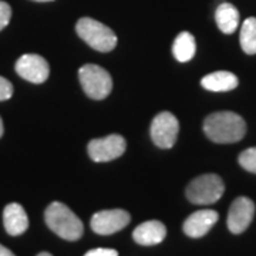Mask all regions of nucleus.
Returning <instances> with one entry per match:
<instances>
[{
	"label": "nucleus",
	"mask_w": 256,
	"mask_h": 256,
	"mask_svg": "<svg viewBox=\"0 0 256 256\" xmlns=\"http://www.w3.org/2000/svg\"><path fill=\"white\" fill-rule=\"evenodd\" d=\"M204 131L210 141L218 144H232L246 134V122L240 116L230 111H220L208 116L204 121Z\"/></svg>",
	"instance_id": "obj_1"
},
{
	"label": "nucleus",
	"mask_w": 256,
	"mask_h": 256,
	"mask_svg": "<svg viewBox=\"0 0 256 256\" xmlns=\"http://www.w3.org/2000/svg\"><path fill=\"white\" fill-rule=\"evenodd\" d=\"M47 226L66 240H77L82 236L84 226L80 218L62 202H52L44 212Z\"/></svg>",
	"instance_id": "obj_2"
},
{
	"label": "nucleus",
	"mask_w": 256,
	"mask_h": 256,
	"mask_svg": "<svg viewBox=\"0 0 256 256\" xmlns=\"http://www.w3.org/2000/svg\"><path fill=\"white\" fill-rule=\"evenodd\" d=\"M77 34L97 52H111L117 46V36L108 26L90 18H82L76 24Z\"/></svg>",
	"instance_id": "obj_3"
},
{
	"label": "nucleus",
	"mask_w": 256,
	"mask_h": 256,
	"mask_svg": "<svg viewBox=\"0 0 256 256\" xmlns=\"http://www.w3.org/2000/svg\"><path fill=\"white\" fill-rule=\"evenodd\" d=\"M225 192L222 178L216 174H205L192 180L186 186V198L196 205H210L220 201Z\"/></svg>",
	"instance_id": "obj_4"
},
{
	"label": "nucleus",
	"mask_w": 256,
	"mask_h": 256,
	"mask_svg": "<svg viewBox=\"0 0 256 256\" xmlns=\"http://www.w3.org/2000/svg\"><path fill=\"white\" fill-rule=\"evenodd\" d=\"M84 92L92 100H102L111 92L112 80L108 72L97 64H86L78 70Z\"/></svg>",
	"instance_id": "obj_5"
},
{
	"label": "nucleus",
	"mask_w": 256,
	"mask_h": 256,
	"mask_svg": "<svg viewBox=\"0 0 256 256\" xmlns=\"http://www.w3.org/2000/svg\"><path fill=\"white\" fill-rule=\"evenodd\" d=\"M180 122L174 114L164 111L154 117L151 122V138L160 148H171L176 142Z\"/></svg>",
	"instance_id": "obj_6"
},
{
	"label": "nucleus",
	"mask_w": 256,
	"mask_h": 256,
	"mask_svg": "<svg viewBox=\"0 0 256 256\" xmlns=\"http://www.w3.org/2000/svg\"><path fill=\"white\" fill-rule=\"evenodd\" d=\"M126 146L127 144H126L124 138L117 134H112L106 138L92 140L88 142L87 151H88V156L92 161L108 162V161H112V160L122 156L126 151Z\"/></svg>",
	"instance_id": "obj_7"
},
{
	"label": "nucleus",
	"mask_w": 256,
	"mask_h": 256,
	"mask_svg": "<svg viewBox=\"0 0 256 256\" xmlns=\"http://www.w3.org/2000/svg\"><path fill=\"white\" fill-rule=\"evenodd\" d=\"M131 216L124 210H107L94 214L92 229L98 235H112L124 229L130 224Z\"/></svg>",
	"instance_id": "obj_8"
},
{
	"label": "nucleus",
	"mask_w": 256,
	"mask_h": 256,
	"mask_svg": "<svg viewBox=\"0 0 256 256\" xmlns=\"http://www.w3.org/2000/svg\"><path fill=\"white\" fill-rule=\"evenodd\" d=\"M255 215V204L246 196H239L232 202L228 212V229L238 235L246 230Z\"/></svg>",
	"instance_id": "obj_9"
},
{
	"label": "nucleus",
	"mask_w": 256,
	"mask_h": 256,
	"mask_svg": "<svg viewBox=\"0 0 256 256\" xmlns=\"http://www.w3.org/2000/svg\"><path fill=\"white\" fill-rule=\"evenodd\" d=\"M16 72L22 78L30 82H34V84H40L48 78L50 67L42 56L24 54L18 60Z\"/></svg>",
	"instance_id": "obj_10"
},
{
	"label": "nucleus",
	"mask_w": 256,
	"mask_h": 256,
	"mask_svg": "<svg viewBox=\"0 0 256 256\" xmlns=\"http://www.w3.org/2000/svg\"><path fill=\"white\" fill-rule=\"evenodd\" d=\"M220 218L218 212L212 210H201L194 212L184 222V232L190 238H202L210 230Z\"/></svg>",
	"instance_id": "obj_11"
},
{
	"label": "nucleus",
	"mask_w": 256,
	"mask_h": 256,
	"mask_svg": "<svg viewBox=\"0 0 256 256\" xmlns=\"http://www.w3.org/2000/svg\"><path fill=\"white\" fill-rule=\"evenodd\" d=\"M166 236V228L160 220H146L138 225L132 232V238L138 245L152 246L161 244Z\"/></svg>",
	"instance_id": "obj_12"
},
{
	"label": "nucleus",
	"mask_w": 256,
	"mask_h": 256,
	"mask_svg": "<svg viewBox=\"0 0 256 256\" xmlns=\"http://www.w3.org/2000/svg\"><path fill=\"white\" fill-rule=\"evenodd\" d=\"M3 224L6 232L12 236L24 234L28 228V218L24 208L20 204H9L3 210Z\"/></svg>",
	"instance_id": "obj_13"
},
{
	"label": "nucleus",
	"mask_w": 256,
	"mask_h": 256,
	"mask_svg": "<svg viewBox=\"0 0 256 256\" xmlns=\"http://www.w3.org/2000/svg\"><path fill=\"white\" fill-rule=\"evenodd\" d=\"M238 77L230 72H215L201 80L204 88L215 92H230L238 87Z\"/></svg>",
	"instance_id": "obj_14"
},
{
	"label": "nucleus",
	"mask_w": 256,
	"mask_h": 256,
	"mask_svg": "<svg viewBox=\"0 0 256 256\" xmlns=\"http://www.w3.org/2000/svg\"><path fill=\"white\" fill-rule=\"evenodd\" d=\"M215 20L222 33L232 34L239 24V12L230 3H220L215 12Z\"/></svg>",
	"instance_id": "obj_15"
},
{
	"label": "nucleus",
	"mask_w": 256,
	"mask_h": 256,
	"mask_svg": "<svg viewBox=\"0 0 256 256\" xmlns=\"http://www.w3.org/2000/svg\"><path fill=\"white\" fill-rule=\"evenodd\" d=\"M195 52H196V43H195V38L191 33L182 32L175 37L172 53L178 62H181V63L190 62L195 56Z\"/></svg>",
	"instance_id": "obj_16"
},
{
	"label": "nucleus",
	"mask_w": 256,
	"mask_h": 256,
	"mask_svg": "<svg viewBox=\"0 0 256 256\" xmlns=\"http://www.w3.org/2000/svg\"><path fill=\"white\" fill-rule=\"evenodd\" d=\"M240 46L246 54H256V18H249L240 28Z\"/></svg>",
	"instance_id": "obj_17"
},
{
	"label": "nucleus",
	"mask_w": 256,
	"mask_h": 256,
	"mask_svg": "<svg viewBox=\"0 0 256 256\" xmlns=\"http://www.w3.org/2000/svg\"><path fill=\"white\" fill-rule=\"evenodd\" d=\"M239 164L249 172L256 174V146L248 148L239 156Z\"/></svg>",
	"instance_id": "obj_18"
},
{
	"label": "nucleus",
	"mask_w": 256,
	"mask_h": 256,
	"mask_svg": "<svg viewBox=\"0 0 256 256\" xmlns=\"http://www.w3.org/2000/svg\"><path fill=\"white\" fill-rule=\"evenodd\" d=\"M12 18V8L6 2H0V32L9 24Z\"/></svg>",
	"instance_id": "obj_19"
},
{
	"label": "nucleus",
	"mask_w": 256,
	"mask_h": 256,
	"mask_svg": "<svg viewBox=\"0 0 256 256\" xmlns=\"http://www.w3.org/2000/svg\"><path fill=\"white\" fill-rule=\"evenodd\" d=\"M13 96V86L9 80L0 76V101L9 100Z\"/></svg>",
	"instance_id": "obj_20"
},
{
	"label": "nucleus",
	"mask_w": 256,
	"mask_h": 256,
	"mask_svg": "<svg viewBox=\"0 0 256 256\" xmlns=\"http://www.w3.org/2000/svg\"><path fill=\"white\" fill-rule=\"evenodd\" d=\"M84 256H118V252L116 249H107V248H97L88 250Z\"/></svg>",
	"instance_id": "obj_21"
},
{
	"label": "nucleus",
	"mask_w": 256,
	"mask_h": 256,
	"mask_svg": "<svg viewBox=\"0 0 256 256\" xmlns=\"http://www.w3.org/2000/svg\"><path fill=\"white\" fill-rule=\"evenodd\" d=\"M0 256H16L10 249L4 248L3 245H0Z\"/></svg>",
	"instance_id": "obj_22"
},
{
	"label": "nucleus",
	"mask_w": 256,
	"mask_h": 256,
	"mask_svg": "<svg viewBox=\"0 0 256 256\" xmlns=\"http://www.w3.org/2000/svg\"><path fill=\"white\" fill-rule=\"evenodd\" d=\"M3 132H4V127H3V121L0 118V138L3 136Z\"/></svg>",
	"instance_id": "obj_23"
},
{
	"label": "nucleus",
	"mask_w": 256,
	"mask_h": 256,
	"mask_svg": "<svg viewBox=\"0 0 256 256\" xmlns=\"http://www.w3.org/2000/svg\"><path fill=\"white\" fill-rule=\"evenodd\" d=\"M37 256H53L52 254H48V252H42V254H38Z\"/></svg>",
	"instance_id": "obj_24"
},
{
	"label": "nucleus",
	"mask_w": 256,
	"mask_h": 256,
	"mask_svg": "<svg viewBox=\"0 0 256 256\" xmlns=\"http://www.w3.org/2000/svg\"><path fill=\"white\" fill-rule=\"evenodd\" d=\"M33 2H52V0H33Z\"/></svg>",
	"instance_id": "obj_25"
}]
</instances>
